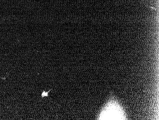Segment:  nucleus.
<instances>
[{
	"label": "nucleus",
	"instance_id": "f257e3e1",
	"mask_svg": "<svg viewBox=\"0 0 159 120\" xmlns=\"http://www.w3.org/2000/svg\"><path fill=\"white\" fill-rule=\"evenodd\" d=\"M97 120H127V118L121 105L112 98L102 109Z\"/></svg>",
	"mask_w": 159,
	"mask_h": 120
},
{
	"label": "nucleus",
	"instance_id": "f03ea898",
	"mask_svg": "<svg viewBox=\"0 0 159 120\" xmlns=\"http://www.w3.org/2000/svg\"><path fill=\"white\" fill-rule=\"evenodd\" d=\"M48 93L47 92H44V91L43 93L42 94V97H44V96H48Z\"/></svg>",
	"mask_w": 159,
	"mask_h": 120
}]
</instances>
